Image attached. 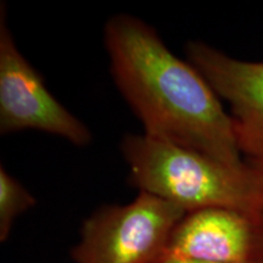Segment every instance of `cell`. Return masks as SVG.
I'll list each match as a JSON object with an SVG mask.
<instances>
[{"label":"cell","mask_w":263,"mask_h":263,"mask_svg":"<svg viewBox=\"0 0 263 263\" xmlns=\"http://www.w3.org/2000/svg\"><path fill=\"white\" fill-rule=\"evenodd\" d=\"M104 38L115 83L144 134L222 162L244 163L218 95L190 62L168 50L155 29L132 15H116Z\"/></svg>","instance_id":"obj_1"},{"label":"cell","mask_w":263,"mask_h":263,"mask_svg":"<svg viewBox=\"0 0 263 263\" xmlns=\"http://www.w3.org/2000/svg\"><path fill=\"white\" fill-rule=\"evenodd\" d=\"M121 151L132 185L186 213L229 207L263 216V180L246 161L229 164L146 134H128Z\"/></svg>","instance_id":"obj_2"},{"label":"cell","mask_w":263,"mask_h":263,"mask_svg":"<svg viewBox=\"0 0 263 263\" xmlns=\"http://www.w3.org/2000/svg\"><path fill=\"white\" fill-rule=\"evenodd\" d=\"M186 212L139 192L127 205L103 206L83 222L71 250L74 263H159Z\"/></svg>","instance_id":"obj_3"},{"label":"cell","mask_w":263,"mask_h":263,"mask_svg":"<svg viewBox=\"0 0 263 263\" xmlns=\"http://www.w3.org/2000/svg\"><path fill=\"white\" fill-rule=\"evenodd\" d=\"M35 129L54 134L78 146L91 141L88 127L48 90L42 76L16 47L0 14V133Z\"/></svg>","instance_id":"obj_4"},{"label":"cell","mask_w":263,"mask_h":263,"mask_svg":"<svg viewBox=\"0 0 263 263\" xmlns=\"http://www.w3.org/2000/svg\"><path fill=\"white\" fill-rule=\"evenodd\" d=\"M167 255L222 263H263V216L229 207L186 213Z\"/></svg>","instance_id":"obj_5"},{"label":"cell","mask_w":263,"mask_h":263,"mask_svg":"<svg viewBox=\"0 0 263 263\" xmlns=\"http://www.w3.org/2000/svg\"><path fill=\"white\" fill-rule=\"evenodd\" d=\"M186 54L218 98L229 103L244 159L263 154V61L238 60L202 42L189 43Z\"/></svg>","instance_id":"obj_6"},{"label":"cell","mask_w":263,"mask_h":263,"mask_svg":"<svg viewBox=\"0 0 263 263\" xmlns=\"http://www.w3.org/2000/svg\"><path fill=\"white\" fill-rule=\"evenodd\" d=\"M34 205V197L2 166L0 168V240L2 241H5L9 238L15 219Z\"/></svg>","instance_id":"obj_7"},{"label":"cell","mask_w":263,"mask_h":263,"mask_svg":"<svg viewBox=\"0 0 263 263\" xmlns=\"http://www.w3.org/2000/svg\"><path fill=\"white\" fill-rule=\"evenodd\" d=\"M159 263H222V262H211V261H200V259H190L176 257V256L164 255Z\"/></svg>","instance_id":"obj_8"},{"label":"cell","mask_w":263,"mask_h":263,"mask_svg":"<svg viewBox=\"0 0 263 263\" xmlns=\"http://www.w3.org/2000/svg\"><path fill=\"white\" fill-rule=\"evenodd\" d=\"M244 160L259 174V176H261V178L263 180V154H259V155L251 157H245Z\"/></svg>","instance_id":"obj_9"}]
</instances>
